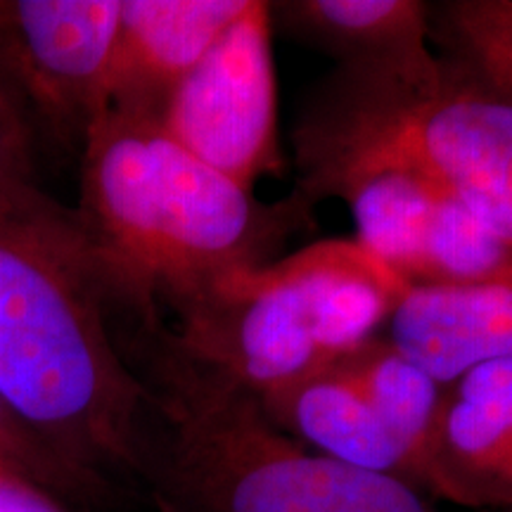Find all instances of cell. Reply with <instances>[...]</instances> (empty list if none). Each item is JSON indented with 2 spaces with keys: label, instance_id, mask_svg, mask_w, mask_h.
Masks as SVG:
<instances>
[{
  "label": "cell",
  "instance_id": "obj_6",
  "mask_svg": "<svg viewBox=\"0 0 512 512\" xmlns=\"http://www.w3.org/2000/svg\"><path fill=\"white\" fill-rule=\"evenodd\" d=\"M299 197L344 200L356 242L408 287L512 285V247L451 192L411 169L351 164L299 178Z\"/></svg>",
  "mask_w": 512,
  "mask_h": 512
},
{
  "label": "cell",
  "instance_id": "obj_9",
  "mask_svg": "<svg viewBox=\"0 0 512 512\" xmlns=\"http://www.w3.org/2000/svg\"><path fill=\"white\" fill-rule=\"evenodd\" d=\"M425 494L512 510V358L446 384L425 453Z\"/></svg>",
  "mask_w": 512,
  "mask_h": 512
},
{
  "label": "cell",
  "instance_id": "obj_10",
  "mask_svg": "<svg viewBox=\"0 0 512 512\" xmlns=\"http://www.w3.org/2000/svg\"><path fill=\"white\" fill-rule=\"evenodd\" d=\"M247 5L249 0H121L107 110L159 121L178 83Z\"/></svg>",
  "mask_w": 512,
  "mask_h": 512
},
{
  "label": "cell",
  "instance_id": "obj_12",
  "mask_svg": "<svg viewBox=\"0 0 512 512\" xmlns=\"http://www.w3.org/2000/svg\"><path fill=\"white\" fill-rule=\"evenodd\" d=\"M380 335L446 387L512 358V285H403Z\"/></svg>",
  "mask_w": 512,
  "mask_h": 512
},
{
  "label": "cell",
  "instance_id": "obj_3",
  "mask_svg": "<svg viewBox=\"0 0 512 512\" xmlns=\"http://www.w3.org/2000/svg\"><path fill=\"white\" fill-rule=\"evenodd\" d=\"M126 356L155 396L143 482L162 512H439L430 496L311 451L252 394L190 366L147 328Z\"/></svg>",
  "mask_w": 512,
  "mask_h": 512
},
{
  "label": "cell",
  "instance_id": "obj_1",
  "mask_svg": "<svg viewBox=\"0 0 512 512\" xmlns=\"http://www.w3.org/2000/svg\"><path fill=\"white\" fill-rule=\"evenodd\" d=\"M131 316L76 211L0 207V403L83 501L143 482L155 396L121 344Z\"/></svg>",
  "mask_w": 512,
  "mask_h": 512
},
{
  "label": "cell",
  "instance_id": "obj_7",
  "mask_svg": "<svg viewBox=\"0 0 512 512\" xmlns=\"http://www.w3.org/2000/svg\"><path fill=\"white\" fill-rule=\"evenodd\" d=\"M271 34V3L249 0L159 117L178 145L245 190L285 169Z\"/></svg>",
  "mask_w": 512,
  "mask_h": 512
},
{
  "label": "cell",
  "instance_id": "obj_4",
  "mask_svg": "<svg viewBox=\"0 0 512 512\" xmlns=\"http://www.w3.org/2000/svg\"><path fill=\"white\" fill-rule=\"evenodd\" d=\"M299 178L351 164L411 169L512 247V91L432 50L337 64L294 128Z\"/></svg>",
  "mask_w": 512,
  "mask_h": 512
},
{
  "label": "cell",
  "instance_id": "obj_11",
  "mask_svg": "<svg viewBox=\"0 0 512 512\" xmlns=\"http://www.w3.org/2000/svg\"><path fill=\"white\" fill-rule=\"evenodd\" d=\"M259 401L278 430L337 463L422 489V467L361 384L332 361Z\"/></svg>",
  "mask_w": 512,
  "mask_h": 512
},
{
  "label": "cell",
  "instance_id": "obj_8",
  "mask_svg": "<svg viewBox=\"0 0 512 512\" xmlns=\"http://www.w3.org/2000/svg\"><path fill=\"white\" fill-rule=\"evenodd\" d=\"M121 0H0V76L64 143L107 110Z\"/></svg>",
  "mask_w": 512,
  "mask_h": 512
},
{
  "label": "cell",
  "instance_id": "obj_5",
  "mask_svg": "<svg viewBox=\"0 0 512 512\" xmlns=\"http://www.w3.org/2000/svg\"><path fill=\"white\" fill-rule=\"evenodd\" d=\"M401 283L356 240H323L171 306L166 349L254 399L380 335Z\"/></svg>",
  "mask_w": 512,
  "mask_h": 512
},
{
  "label": "cell",
  "instance_id": "obj_13",
  "mask_svg": "<svg viewBox=\"0 0 512 512\" xmlns=\"http://www.w3.org/2000/svg\"><path fill=\"white\" fill-rule=\"evenodd\" d=\"M271 22L337 64L384 62L430 50V5L420 0H283Z\"/></svg>",
  "mask_w": 512,
  "mask_h": 512
},
{
  "label": "cell",
  "instance_id": "obj_14",
  "mask_svg": "<svg viewBox=\"0 0 512 512\" xmlns=\"http://www.w3.org/2000/svg\"><path fill=\"white\" fill-rule=\"evenodd\" d=\"M430 38L446 55L472 62L512 91V0L430 5Z\"/></svg>",
  "mask_w": 512,
  "mask_h": 512
},
{
  "label": "cell",
  "instance_id": "obj_15",
  "mask_svg": "<svg viewBox=\"0 0 512 512\" xmlns=\"http://www.w3.org/2000/svg\"><path fill=\"white\" fill-rule=\"evenodd\" d=\"M34 164V121L0 76V207L41 197Z\"/></svg>",
  "mask_w": 512,
  "mask_h": 512
},
{
  "label": "cell",
  "instance_id": "obj_17",
  "mask_svg": "<svg viewBox=\"0 0 512 512\" xmlns=\"http://www.w3.org/2000/svg\"><path fill=\"white\" fill-rule=\"evenodd\" d=\"M0 512H67L60 498L0 463Z\"/></svg>",
  "mask_w": 512,
  "mask_h": 512
},
{
  "label": "cell",
  "instance_id": "obj_18",
  "mask_svg": "<svg viewBox=\"0 0 512 512\" xmlns=\"http://www.w3.org/2000/svg\"><path fill=\"white\" fill-rule=\"evenodd\" d=\"M503 512H512V510H503Z\"/></svg>",
  "mask_w": 512,
  "mask_h": 512
},
{
  "label": "cell",
  "instance_id": "obj_16",
  "mask_svg": "<svg viewBox=\"0 0 512 512\" xmlns=\"http://www.w3.org/2000/svg\"><path fill=\"white\" fill-rule=\"evenodd\" d=\"M0 463L22 472L24 477L48 489L57 498L83 501L72 479L64 475L60 467L48 458V453L10 418L3 403H0Z\"/></svg>",
  "mask_w": 512,
  "mask_h": 512
},
{
  "label": "cell",
  "instance_id": "obj_2",
  "mask_svg": "<svg viewBox=\"0 0 512 512\" xmlns=\"http://www.w3.org/2000/svg\"><path fill=\"white\" fill-rule=\"evenodd\" d=\"M79 223L133 316L273 264L287 238L313 226L297 192L268 204L190 155L157 119L105 110L81 143Z\"/></svg>",
  "mask_w": 512,
  "mask_h": 512
}]
</instances>
